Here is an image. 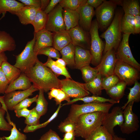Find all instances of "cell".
I'll list each match as a JSON object with an SVG mask.
<instances>
[{
  "instance_id": "cell-48",
  "label": "cell",
  "mask_w": 140,
  "mask_h": 140,
  "mask_svg": "<svg viewBox=\"0 0 140 140\" xmlns=\"http://www.w3.org/2000/svg\"><path fill=\"white\" fill-rule=\"evenodd\" d=\"M39 140H62V139L55 132L50 129L43 135Z\"/></svg>"
},
{
  "instance_id": "cell-7",
  "label": "cell",
  "mask_w": 140,
  "mask_h": 140,
  "mask_svg": "<svg viewBox=\"0 0 140 140\" xmlns=\"http://www.w3.org/2000/svg\"><path fill=\"white\" fill-rule=\"evenodd\" d=\"M99 27L96 19L93 20L89 31L91 38L89 50L92 57L91 63L98 66L102 57L105 43L100 38L99 33Z\"/></svg>"
},
{
  "instance_id": "cell-61",
  "label": "cell",
  "mask_w": 140,
  "mask_h": 140,
  "mask_svg": "<svg viewBox=\"0 0 140 140\" xmlns=\"http://www.w3.org/2000/svg\"><path fill=\"white\" fill-rule=\"evenodd\" d=\"M112 140H127L126 138L121 137H118L117 135H114L113 136Z\"/></svg>"
},
{
  "instance_id": "cell-10",
  "label": "cell",
  "mask_w": 140,
  "mask_h": 140,
  "mask_svg": "<svg viewBox=\"0 0 140 140\" xmlns=\"http://www.w3.org/2000/svg\"><path fill=\"white\" fill-rule=\"evenodd\" d=\"M60 88L70 98H78L88 96L90 92L86 89L84 83L70 78L60 80Z\"/></svg>"
},
{
  "instance_id": "cell-46",
  "label": "cell",
  "mask_w": 140,
  "mask_h": 140,
  "mask_svg": "<svg viewBox=\"0 0 140 140\" xmlns=\"http://www.w3.org/2000/svg\"><path fill=\"white\" fill-rule=\"evenodd\" d=\"M75 122L66 120L61 122L58 126L60 131L65 133L75 131Z\"/></svg>"
},
{
  "instance_id": "cell-2",
  "label": "cell",
  "mask_w": 140,
  "mask_h": 140,
  "mask_svg": "<svg viewBox=\"0 0 140 140\" xmlns=\"http://www.w3.org/2000/svg\"><path fill=\"white\" fill-rule=\"evenodd\" d=\"M106 114L99 111L79 116L75 122V136L85 139L87 138L95 129L102 125Z\"/></svg>"
},
{
  "instance_id": "cell-1",
  "label": "cell",
  "mask_w": 140,
  "mask_h": 140,
  "mask_svg": "<svg viewBox=\"0 0 140 140\" xmlns=\"http://www.w3.org/2000/svg\"><path fill=\"white\" fill-rule=\"evenodd\" d=\"M34 87L47 92L53 88H60V80L48 67L38 59L35 65L25 73Z\"/></svg>"
},
{
  "instance_id": "cell-3",
  "label": "cell",
  "mask_w": 140,
  "mask_h": 140,
  "mask_svg": "<svg viewBox=\"0 0 140 140\" xmlns=\"http://www.w3.org/2000/svg\"><path fill=\"white\" fill-rule=\"evenodd\" d=\"M123 13L122 9L116 10L111 23L100 36L104 39L105 41L103 52L104 54L112 49H114L116 51L121 40V23Z\"/></svg>"
},
{
  "instance_id": "cell-33",
  "label": "cell",
  "mask_w": 140,
  "mask_h": 140,
  "mask_svg": "<svg viewBox=\"0 0 140 140\" xmlns=\"http://www.w3.org/2000/svg\"><path fill=\"white\" fill-rule=\"evenodd\" d=\"M48 14L44 11L39 10L31 24L33 26L34 32H37L45 29L48 19Z\"/></svg>"
},
{
  "instance_id": "cell-26",
  "label": "cell",
  "mask_w": 140,
  "mask_h": 140,
  "mask_svg": "<svg viewBox=\"0 0 140 140\" xmlns=\"http://www.w3.org/2000/svg\"><path fill=\"white\" fill-rule=\"evenodd\" d=\"M120 5L124 14H128L134 17L140 15V7L138 0H121Z\"/></svg>"
},
{
  "instance_id": "cell-40",
  "label": "cell",
  "mask_w": 140,
  "mask_h": 140,
  "mask_svg": "<svg viewBox=\"0 0 140 140\" xmlns=\"http://www.w3.org/2000/svg\"><path fill=\"white\" fill-rule=\"evenodd\" d=\"M61 107V104H59L56 111L51 117L45 122L36 126H30L26 125L23 130V132L26 133L33 132L38 129L45 127L57 117Z\"/></svg>"
},
{
  "instance_id": "cell-34",
  "label": "cell",
  "mask_w": 140,
  "mask_h": 140,
  "mask_svg": "<svg viewBox=\"0 0 140 140\" xmlns=\"http://www.w3.org/2000/svg\"><path fill=\"white\" fill-rule=\"evenodd\" d=\"M43 64L49 68L57 77L62 75L65 76L66 78L72 79L66 67H61L57 64L55 61L53 60L51 58L48 57L47 61Z\"/></svg>"
},
{
  "instance_id": "cell-9",
  "label": "cell",
  "mask_w": 140,
  "mask_h": 140,
  "mask_svg": "<svg viewBox=\"0 0 140 140\" xmlns=\"http://www.w3.org/2000/svg\"><path fill=\"white\" fill-rule=\"evenodd\" d=\"M130 34H123L121 40L115 51L117 60L121 61L131 66L140 71V65L134 58L129 43Z\"/></svg>"
},
{
  "instance_id": "cell-22",
  "label": "cell",
  "mask_w": 140,
  "mask_h": 140,
  "mask_svg": "<svg viewBox=\"0 0 140 140\" xmlns=\"http://www.w3.org/2000/svg\"><path fill=\"white\" fill-rule=\"evenodd\" d=\"M53 33L52 46L58 51H60L71 43L68 31L65 30Z\"/></svg>"
},
{
  "instance_id": "cell-20",
  "label": "cell",
  "mask_w": 140,
  "mask_h": 140,
  "mask_svg": "<svg viewBox=\"0 0 140 140\" xmlns=\"http://www.w3.org/2000/svg\"><path fill=\"white\" fill-rule=\"evenodd\" d=\"M40 9L24 6L21 7L14 15L18 17L21 24L24 25L31 24L37 11Z\"/></svg>"
},
{
  "instance_id": "cell-27",
  "label": "cell",
  "mask_w": 140,
  "mask_h": 140,
  "mask_svg": "<svg viewBox=\"0 0 140 140\" xmlns=\"http://www.w3.org/2000/svg\"><path fill=\"white\" fill-rule=\"evenodd\" d=\"M24 6L22 3L15 0H0V15L7 12L14 15Z\"/></svg>"
},
{
  "instance_id": "cell-38",
  "label": "cell",
  "mask_w": 140,
  "mask_h": 140,
  "mask_svg": "<svg viewBox=\"0 0 140 140\" xmlns=\"http://www.w3.org/2000/svg\"><path fill=\"white\" fill-rule=\"evenodd\" d=\"M44 92L42 89L39 90L38 96L36 102V104L35 108L40 117L45 114L47 110L48 103L44 97Z\"/></svg>"
},
{
  "instance_id": "cell-52",
  "label": "cell",
  "mask_w": 140,
  "mask_h": 140,
  "mask_svg": "<svg viewBox=\"0 0 140 140\" xmlns=\"http://www.w3.org/2000/svg\"><path fill=\"white\" fill-rule=\"evenodd\" d=\"M16 116L18 118L24 117L26 118L30 114L31 110L27 108H24L17 110H14Z\"/></svg>"
},
{
  "instance_id": "cell-54",
  "label": "cell",
  "mask_w": 140,
  "mask_h": 140,
  "mask_svg": "<svg viewBox=\"0 0 140 140\" xmlns=\"http://www.w3.org/2000/svg\"><path fill=\"white\" fill-rule=\"evenodd\" d=\"M134 33L137 34L140 32V15L134 17Z\"/></svg>"
},
{
  "instance_id": "cell-17",
  "label": "cell",
  "mask_w": 140,
  "mask_h": 140,
  "mask_svg": "<svg viewBox=\"0 0 140 140\" xmlns=\"http://www.w3.org/2000/svg\"><path fill=\"white\" fill-rule=\"evenodd\" d=\"M79 16V25L83 30L89 32L92 18L95 14L94 8L86 3L76 10Z\"/></svg>"
},
{
  "instance_id": "cell-45",
  "label": "cell",
  "mask_w": 140,
  "mask_h": 140,
  "mask_svg": "<svg viewBox=\"0 0 140 140\" xmlns=\"http://www.w3.org/2000/svg\"><path fill=\"white\" fill-rule=\"evenodd\" d=\"M37 54L38 55H44L48 57L57 59L59 58L61 56L59 51L52 46L47 47L42 49L38 52Z\"/></svg>"
},
{
  "instance_id": "cell-50",
  "label": "cell",
  "mask_w": 140,
  "mask_h": 140,
  "mask_svg": "<svg viewBox=\"0 0 140 140\" xmlns=\"http://www.w3.org/2000/svg\"><path fill=\"white\" fill-rule=\"evenodd\" d=\"M57 105L59 104L61 102L64 101H66L67 102L69 101L70 98L61 89H60L59 93L57 96L54 98Z\"/></svg>"
},
{
  "instance_id": "cell-5",
  "label": "cell",
  "mask_w": 140,
  "mask_h": 140,
  "mask_svg": "<svg viewBox=\"0 0 140 140\" xmlns=\"http://www.w3.org/2000/svg\"><path fill=\"white\" fill-rule=\"evenodd\" d=\"M114 104L109 102L84 103L80 105L73 104L65 120L75 122L77 117L82 114L99 111L107 114Z\"/></svg>"
},
{
  "instance_id": "cell-60",
  "label": "cell",
  "mask_w": 140,
  "mask_h": 140,
  "mask_svg": "<svg viewBox=\"0 0 140 140\" xmlns=\"http://www.w3.org/2000/svg\"><path fill=\"white\" fill-rule=\"evenodd\" d=\"M55 61L57 64L61 67L63 68L66 67V63L62 58H59L57 59Z\"/></svg>"
},
{
  "instance_id": "cell-42",
  "label": "cell",
  "mask_w": 140,
  "mask_h": 140,
  "mask_svg": "<svg viewBox=\"0 0 140 140\" xmlns=\"http://www.w3.org/2000/svg\"><path fill=\"white\" fill-rule=\"evenodd\" d=\"M118 77L113 74L102 79V89H108L115 85L120 81Z\"/></svg>"
},
{
  "instance_id": "cell-43",
  "label": "cell",
  "mask_w": 140,
  "mask_h": 140,
  "mask_svg": "<svg viewBox=\"0 0 140 140\" xmlns=\"http://www.w3.org/2000/svg\"><path fill=\"white\" fill-rule=\"evenodd\" d=\"M40 117L34 107L31 110L30 114L25 118L24 123L27 125L30 126L38 125L40 124L39 119Z\"/></svg>"
},
{
  "instance_id": "cell-39",
  "label": "cell",
  "mask_w": 140,
  "mask_h": 140,
  "mask_svg": "<svg viewBox=\"0 0 140 140\" xmlns=\"http://www.w3.org/2000/svg\"><path fill=\"white\" fill-rule=\"evenodd\" d=\"M80 70L81 72L82 78L85 83L92 80L99 73L96 67H92L89 65L83 66Z\"/></svg>"
},
{
  "instance_id": "cell-47",
  "label": "cell",
  "mask_w": 140,
  "mask_h": 140,
  "mask_svg": "<svg viewBox=\"0 0 140 140\" xmlns=\"http://www.w3.org/2000/svg\"><path fill=\"white\" fill-rule=\"evenodd\" d=\"M38 96L37 95L32 98H26L16 105L13 108V110H17L24 108H27L30 107L33 102H36Z\"/></svg>"
},
{
  "instance_id": "cell-63",
  "label": "cell",
  "mask_w": 140,
  "mask_h": 140,
  "mask_svg": "<svg viewBox=\"0 0 140 140\" xmlns=\"http://www.w3.org/2000/svg\"><path fill=\"white\" fill-rule=\"evenodd\" d=\"M0 140H5V139L3 137H0Z\"/></svg>"
},
{
  "instance_id": "cell-18",
  "label": "cell",
  "mask_w": 140,
  "mask_h": 140,
  "mask_svg": "<svg viewBox=\"0 0 140 140\" xmlns=\"http://www.w3.org/2000/svg\"><path fill=\"white\" fill-rule=\"evenodd\" d=\"M53 33L44 29L34 32L35 42L33 51L37 54L40 50L47 47L52 46Z\"/></svg>"
},
{
  "instance_id": "cell-12",
  "label": "cell",
  "mask_w": 140,
  "mask_h": 140,
  "mask_svg": "<svg viewBox=\"0 0 140 140\" xmlns=\"http://www.w3.org/2000/svg\"><path fill=\"white\" fill-rule=\"evenodd\" d=\"M63 8L58 4L48 14V19L45 29L52 33L66 30L63 15Z\"/></svg>"
},
{
  "instance_id": "cell-57",
  "label": "cell",
  "mask_w": 140,
  "mask_h": 140,
  "mask_svg": "<svg viewBox=\"0 0 140 140\" xmlns=\"http://www.w3.org/2000/svg\"><path fill=\"white\" fill-rule=\"evenodd\" d=\"M74 131L65 133L62 140H75Z\"/></svg>"
},
{
  "instance_id": "cell-23",
  "label": "cell",
  "mask_w": 140,
  "mask_h": 140,
  "mask_svg": "<svg viewBox=\"0 0 140 140\" xmlns=\"http://www.w3.org/2000/svg\"><path fill=\"white\" fill-rule=\"evenodd\" d=\"M63 15L66 31L79 25V16L76 10L63 8Z\"/></svg>"
},
{
  "instance_id": "cell-28",
  "label": "cell",
  "mask_w": 140,
  "mask_h": 140,
  "mask_svg": "<svg viewBox=\"0 0 140 140\" xmlns=\"http://www.w3.org/2000/svg\"><path fill=\"white\" fill-rule=\"evenodd\" d=\"M75 46L71 43L60 51L62 58L68 66L72 68H74L75 65Z\"/></svg>"
},
{
  "instance_id": "cell-8",
  "label": "cell",
  "mask_w": 140,
  "mask_h": 140,
  "mask_svg": "<svg viewBox=\"0 0 140 140\" xmlns=\"http://www.w3.org/2000/svg\"><path fill=\"white\" fill-rule=\"evenodd\" d=\"M139 72L130 65L117 60L114 74L127 85L131 86L140 78Z\"/></svg>"
},
{
  "instance_id": "cell-62",
  "label": "cell",
  "mask_w": 140,
  "mask_h": 140,
  "mask_svg": "<svg viewBox=\"0 0 140 140\" xmlns=\"http://www.w3.org/2000/svg\"><path fill=\"white\" fill-rule=\"evenodd\" d=\"M6 13H3L2 14V17L0 18V21L5 16V14Z\"/></svg>"
},
{
  "instance_id": "cell-4",
  "label": "cell",
  "mask_w": 140,
  "mask_h": 140,
  "mask_svg": "<svg viewBox=\"0 0 140 140\" xmlns=\"http://www.w3.org/2000/svg\"><path fill=\"white\" fill-rule=\"evenodd\" d=\"M121 0H105L96 9L95 14L99 29L105 31L110 25L114 16L117 6L120 5Z\"/></svg>"
},
{
  "instance_id": "cell-55",
  "label": "cell",
  "mask_w": 140,
  "mask_h": 140,
  "mask_svg": "<svg viewBox=\"0 0 140 140\" xmlns=\"http://www.w3.org/2000/svg\"><path fill=\"white\" fill-rule=\"evenodd\" d=\"M105 0H87L86 3L96 9Z\"/></svg>"
},
{
  "instance_id": "cell-14",
  "label": "cell",
  "mask_w": 140,
  "mask_h": 140,
  "mask_svg": "<svg viewBox=\"0 0 140 140\" xmlns=\"http://www.w3.org/2000/svg\"><path fill=\"white\" fill-rule=\"evenodd\" d=\"M71 43L75 46L90 50L91 38L89 32L85 31L79 25L68 31Z\"/></svg>"
},
{
  "instance_id": "cell-24",
  "label": "cell",
  "mask_w": 140,
  "mask_h": 140,
  "mask_svg": "<svg viewBox=\"0 0 140 140\" xmlns=\"http://www.w3.org/2000/svg\"><path fill=\"white\" fill-rule=\"evenodd\" d=\"M16 47V42L13 37L6 32L0 30V53L13 51Z\"/></svg>"
},
{
  "instance_id": "cell-35",
  "label": "cell",
  "mask_w": 140,
  "mask_h": 140,
  "mask_svg": "<svg viewBox=\"0 0 140 140\" xmlns=\"http://www.w3.org/2000/svg\"><path fill=\"white\" fill-rule=\"evenodd\" d=\"M134 17L129 15H123L121 23L122 33L134 34Z\"/></svg>"
},
{
  "instance_id": "cell-51",
  "label": "cell",
  "mask_w": 140,
  "mask_h": 140,
  "mask_svg": "<svg viewBox=\"0 0 140 140\" xmlns=\"http://www.w3.org/2000/svg\"><path fill=\"white\" fill-rule=\"evenodd\" d=\"M18 1L22 3L25 6H29L40 9V0H19Z\"/></svg>"
},
{
  "instance_id": "cell-30",
  "label": "cell",
  "mask_w": 140,
  "mask_h": 140,
  "mask_svg": "<svg viewBox=\"0 0 140 140\" xmlns=\"http://www.w3.org/2000/svg\"><path fill=\"white\" fill-rule=\"evenodd\" d=\"M1 67L9 83L17 79L22 73L19 68L11 65L8 61L4 62Z\"/></svg>"
},
{
  "instance_id": "cell-13",
  "label": "cell",
  "mask_w": 140,
  "mask_h": 140,
  "mask_svg": "<svg viewBox=\"0 0 140 140\" xmlns=\"http://www.w3.org/2000/svg\"><path fill=\"white\" fill-rule=\"evenodd\" d=\"M123 121V111L121 107H114L110 113L106 114L102 125L113 136L115 135L114 129L118 125L120 127Z\"/></svg>"
},
{
  "instance_id": "cell-53",
  "label": "cell",
  "mask_w": 140,
  "mask_h": 140,
  "mask_svg": "<svg viewBox=\"0 0 140 140\" xmlns=\"http://www.w3.org/2000/svg\"><path fill=\"white\" fill-rule=\"evenodd\" d=\"M61 0H51L44 11L48 14L59 4Z\"/></svg>"
},
{
  "instance_id": "cell-16",
  "label": "cell",
  "mask_w": 140,
  "mask_h": 140,
  "mask_svg": "<svg viewBox=\"0 0 140 140\" xmlns=\"http://www.w3.org/2000/svg\"><path fill=\"white\" fill-rule=\"evenodd\" d=\"M38 90L35 88L33 85L30 88L26 90L14 91L3 96L4 102L8 110H13V107L25 99L33 95V93Z\"/></svg>"
},
{
  "instance_id": "cell-32",
  "label": "cell",
  "mask_w": 140,
  "mask_h": 140,
  "mask_svg": "<svg viewBox=\"0 0 140 140\" xmlns=\"http://www.w3.org/2000/svg\"><path fill=\"white\" fill-rule=\"evenodd\" d=\"M113 136L101 125L93 131L85 140H112Z\"/></svg>"
},
{
  "instance_id": "cell-41",
  "label": "cell",
  "mask_w": 140,
  "mask_h": 140,
  "mask_svg": "<svg viewBox=\"0 0 140 140\" xmlns=\"http://www.w3.org/2000/svg\"><path fill=\"white\" fill-rule=\"evenodd\" d=\"M87 0H61L59 4L63 8L76 10L80 6L85 4Z\"/></svg>"
},
{
  "instance_id": "cell-31",
  "label": "cell",
  "mask_w": 140,
  "mask_h": 140,
  "mask_svg": "<svg viewBox=\"0 0 140 140\" xmlns=\"http://www.w3.org/2000/svg\"><path fill=\"white\" fill-rule=\"evenodd\" d=\"M79 101H83L85 103H91L109 102L114 104L117 103L116 101L111 99H107L100 96L93 95L91 96H87L82 97L74 99L63 104L62 106H64L72 104Z\"/></svg>"
},
{
  "instance_id": "cell-64",
  "label": "cell",
  "mask_w": 140,
  "mask_h": 140,
  "mask_svg": "<svg viewBox=\"0 0 140 140\" xmlns=\"http://www.w3.org/2000/svg\"><path fill=\"white\" fill-rule=\"evenodd\" d=\"M2 107V104L1 102H0V107Z\"/></svg>"
},
{
  "instance_id": "cell-37",
  "label": "cell",
  "mask_w": 140,
  "mask_h": 140,
  "mask_svg": "<svg viewBox=\"0 0 140 140\" xmlns=\"http://www.w3.org/2000/svg\"><path fill=\"white\" fill-rule=\"evenodd\" d=\"M134 86L132 88H129L130 92L128 95V101L121 107L123 110L125 108L128 103L131 101L138 102L140 101V83L138 81H136Z\"/></svg>"
},
{
  "instance_id": "cell-29",
  "label": "cell",
  "mask_w": 140,
  "mask_h": 140,
  "mask_svg": "<svg viewBox=\"0 0 140 140\" xmlns=\"http://www.w3.org/2000/svg\"><path fill=\"white\" fill-rule=\"evenodd\" d=\"M102 76L99 72L92 80L84 83L86 89L93 95L100 96L102 94Z\"/></svg>"
},
{
  "instance_id": "cell-11",
  "label": "cell",
  "mask_w": 140,
  "mask_h": 140,
  "mask_svg": "<svg viewBox=\"0 0 140 140\" xmlns=\"http://www.w3.org/2000/svg\"><path fill=\"white\" fill-rule=\"evenodd\" d=\"M134 103L133 101L130 102L124 109L123 121L120 127L123 134H130L137 131L139 128L138 117L132 110Z\"/></svg>"
},
{
  "instance_id": "cell-59",
  "label": "cell",
  "mask_w": 140,
  "mask_h": 140,
  "mask_svg": "<svg viewBox=\"0 0 140 140\" xmlns=\"http://www.w3.org/2000/svg\"><path fill=\"white\" fill-rule=\"evenodd\" d=\"M7 61L8 58L4 52L0 53V67L4 62Z\"/></svg>"
},
{
  "instance_id": "cell-25",
  "label": "cell",
  "mask_w": 140,
  "mask_h": 140,
  "mask_svg": "<svg viewBox=\"0 0 140 140\" xmlns=\"http://www.w3.org/2000/svg\"><path fill=\"white\" fill-rule=\"evenodd\" d=\"M127 85L124 81H120L110 89L106 90L111 99L119 103L124 95L125 90Z\"/></svg>"
},
{
  "instance_id": "cell-21",
  "label": "cell",
  "mask_w": 140,
  "mask_h": 140,
  "mask_svg": "<svg viewBox=\"0 0 140 140\" xmlns=\"http://www.w3.org/2000/svg\"><path fill=\"white\" fill-rule=\"evenodd\" d=\"M32 85L25 74L22 73L17 79L9 84L5 93L7 94L17 90H26L30 88Z\"/></svg>"
},
{
  "instance_id": "cell-36",
  "label": "cell",
  "mask_w": 140,
  "mask_h": 140,
  "mask_svg": "<svg viewBox=\"0 0 140 140\" xmlns=\"http://www.w3.org/2000/svg\"><path fill=\"white\" fill-rule=\"evenodd\" d=\"M0 102L2 104V107H0V130L11 131L12 127L5 120L4 118L6 112H7V117H9V116L3 98H0Z\"/></svg>"
},
{
  "instance_id": "cell-56",
  "label": "cell",
  "mask_w": 140,
  "mask_h": 140,
  "mask_svg": "<svg viewBox=\"0 0 140 140\" xmlns=\"http://www.w3.org/2000/svg\"><path fill=\"white\" fill-rule=\"evenodd\" d=\"M60 88H53L50 90V91L48 93V97L51 100L53 98H55L58 94Z\"/></svg>"
},
{
  "instance_id": "cell-19",
  "label": "cell",
  "mask_w": 140,
  "mask_h": 140,
  "mask_svg": "<svg viewBox=\"0 0 140 140\" xmlns=\"http://www.w3.org/2000/svg\"><path fill=\"white\" fill-rule=\"evenodd\" d=\"M92 56L89 50L75 46L74 68L80 69L91 63Z\"/></svg>"
},
{
  "instance_id": "cell-58",
  "label": "cell",
  "mask_w": 140,
  "mask_h": 140,
  "mask_svg": "<svg viewBox=\"0 0 140 140\" xmlns=\"http://www.w3.org/2000/svg\"><path fill=\"white\" fill-rule=\"evenodd\" d=\"M41 6L40 9L44 11L48 5L50 0H40Z\"/></svg>"
},
{
  "instance_id": "cell-6",
  "label": "cell",
  "mask_w": 140,
  "mask_h": 140,
  "mask_svg": "<svg viewBox=\"0 0 140 140\" xmlns=\"http://www.w3.org/2000/svg\"><path fill=\"white\" fill-rule=\"evenodd\" d=\"M35 37L28 41L21 52L16 55V63L13 65L19 68L22 73H25L35 64L38 59L37 54L33 51Z\"/></svg>"
},
{
  "instance_id": "cell-15",
  "label": "cell",
  "mask_w": 140,
  "mask_h": 140,
  "mask_svg": "<svg viewBox=\"0 0 140 140\" xmlns=\"http://www.w3.org/2000/svg\"><path fill=\"white\" fill-rule=\"evenodd\" d=\"M117 60L115 50L108 51L104 54L100 64L96 66L99 72L104 77L114 74Z\"/></svg>"
},
{
  "instance_id": "cell-44",
  "label": "cell",
  "mask_w": 140,
  "mask_h": 140,
  "mask_svg": "<svg viewBox=\"0 0 140 140\" xmlns=\"http://www.w3.org/2000/svg\"><path fill=\"white\" fill-rule=\"evenodd\" d=\"M12 126L10 135L8 137L3 136L5 140H27L26 135L17 130L15 124L13 123Z\"/></svg>"
},
{
  "instance_id": "cell-49",
  "label": "cell",
  "mask_w": 140,
  "mask_h": 140,
  "mask_svg": "<svg viewBox=\"0 0 140 140\" xmlns=\"http://www.w3.org/2000/svg\"><path fill=\"white\" fill-rule=\"evenodd\" d=\"M9 82L6 78L0 67V94L5 93Z\"/></svg>"
}]
</instances>
